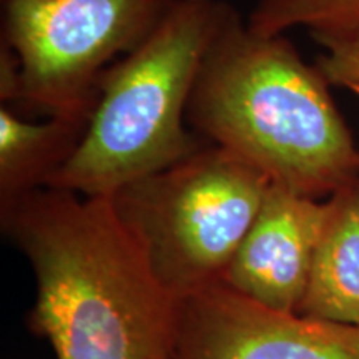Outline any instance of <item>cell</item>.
<instances>
[{"instance_id":"obj_1","label":"cell","mask_w":359,"mask_h":359,"mask_svg":"<svg viewBox=\"0 0 359 359\" xmlns=\"http://www.w3.org/2000/svg\"><path fill=\"white\" fill-rule=\"evenodd\" d=\"M0 218L37 283L27 321L57 359H175L180 303L109 196L45 187L0 206Z\"/></svg>"},{"instance_id":"obj_2","label":"cell","mask_w":359,"mask_h":359,"mask_svg":"<svg viewBox=\"0 0 359 359\" xmlns=\"http://www.w3.org/2000/svg\"><path fill=\"white\" fill-rule=\"evenodd\" d=\"M318 65L230 7L201 62L187 123L271 183L326 200L359 178V147Z\"/></svg>"},{"instance_id":"obj_3","label":"cell","mask_w":359,"mask_h":359,"mask_svg":"<svg viewBox=\"0 0 359 359\" xmlns=\"http://www.w3.org/2000/svg\"><path fill=\"white\" fill-rule=\"evenodd\" d=\"M230 7L226 0H178L140 47L103 70L87 132L48 187L111 196L208 145L188 127L187 109Z\"/></svg>"},{"instance_id":"obj_4","label":"cell","mask_w":359,"mask_h":359,"mask_svg":"<svg viewBox=\"0 0 359 359\" xmlns=\"http://www.w3.org/2000/svg\"><path fill=\"white\" fill-rule=\"evenodd\" d=\"M269 185L253 165L208 143L109 198L151 273L180 303L222 285Z\"/></svg>"},{"instance_id":"obj_5","label":"cell","mask_w":359,"mask_h":359,"mask_svg":"<svg viewBox=\"0 0 359 359\" xmlns=\"http://www.w3.org/2000/svg\"><path fill=\"white\" fill-rule=\"evenodd\" d=\"M178 0H4L2 40L19 62L8 107L93 114L102 72L140 47Z\"/></svg>"},{"instance_id":"obj_6","label":"cell","mask_w":359,"mask_h":359,"mask_svg":"<svg viewBox=\"0 0 359 359\" xmlns=\"http://www.w3.org/2000/svg\"><path fill=\"white\" fill-rule=\"evenodd\" d=\"M175 359H359V325L275 311L215 285L180 302Z\"/></svg>"},{"instance_id":"obj_7","label":"cell","mask_w":359,"mask_h":359,"mask_svg":"<svg viewBox=\"0 0 359 359\" xmlns=\"http://www.w3.org/2000/svg\"><path fill=\"white\" fill-rule=\"evenodd\" d=\"M325 212V200L271 183L222 285L264 308L298 313Z\"/></svg>"},{"instance_id":"obj_8","label":"cell","mask_w":359,"mask_h":359,"mask_svg":"<svg viewBox=\"0 0 359 359\" xmlns=\"http://www.w3.org/2000/svg\"><path fill=\"white\" fill-rule=\"evenodd\" d=\"M325 206L298 314L359 325V178L327 196Z\"/></svg>"},{"instance_id":"obj_9","label":"cell","mask_w":359,"mask_h":359,"mask_svg":"<svg viewBox=\"0 0 359 359\" xmlns=\"http://www.w3.org/2000/svg\"><path fill=\"white\" fill-rule=\"evenodd\" d=\"M90 118L92 114L52 115L29 122L0 105V206L48 187L79 148Z\"/></svg>"},{"instance_id":"obj_10","label":"cell","mask_w":359,"mask_h":359,"mask_svg":"<svg viewBox=\"0 0 359 359\" xmlns=\"http://www.w3.org/2000/svg\"><path fill=\"white\" fill-rule=\"evenodd\" d=\"M246 24L263 35L304 27L318 43L353 37L359 35V0H258Z\"/></svg>"},{"instance_id":"obj_11","label":"cell","mask_w":359,"mask_h":359,"mask_svg":"<svg viewBox=\"0 0 359 359\" xmlns=\"http://www.w3.org/2000/svg\"><path fill=\"white\" fill-rule=\"evenodd\" d=\"M325 53L316 65L331 87L349 88L359 83V35L325 40L320 43Z\"/></svg>"},{"instance_id":"obj_12","label":"cell","mask_w":359,"mask_h":359,"mask_svg":"<svg viewBox=\"0 0 359 359\" xmlns=\"http://www.w3.org/2000/svg\"><path fill=\"white\" fill-rule=\"evenodd\" d=\"M348 90L353 93V95H356L359 98V83L358 85H351V87H349Z\"/></svg>"}]
</instances>
